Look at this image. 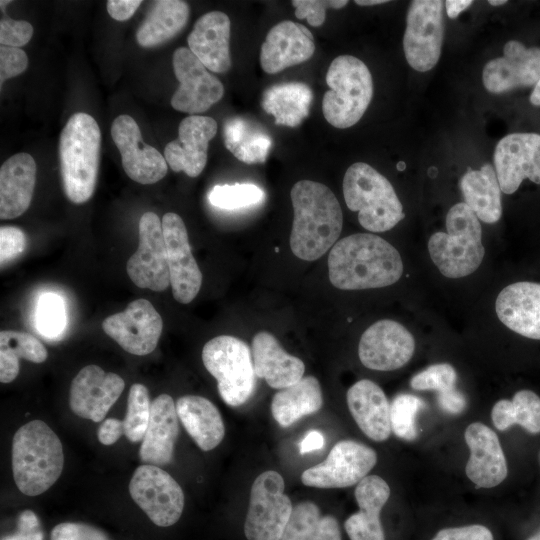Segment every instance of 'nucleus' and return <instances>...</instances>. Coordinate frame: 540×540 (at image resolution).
Masks as SVG:
<instances>
[{"instance_id": "a18cd8bd", "label": "nucleus", "mask_w": 540, "mask_h": 540, "mask_svg": "<svg viewBox=\"0 0 540 540\" xmlns=\"http://www.w3.org/2000/svg\"><path fill=\"white\" fill-rule=\"evenodd\" d=\"M65 321V310L61 298L51 293L43 295L37 309L39 331L46 336H56L63 330Z\"/></svg>"}, {"instance_id": "f3484780", "label": "nucleus", "mask_w": 540, "mask_h": 540, "mask_svg": "<svg viewBox=\"0 0 540 540\" xmlns=\"http://www.w3.org/2000/svg\"><path fill=\"white\" fill-rule=\"evenodd\" d=\"M111 136L130 179L140 184H154L165 177L168 171L165 157L143 141L140 128L131 116L116 117L111 125Z\"/></svg>"}, {"instance_id": "cd10ccee", "label": "nucleus", "mask_w": 540, "mask_h": 540, "mask_svg": "<svg viewBox=\"0 0 540 540\" xmlns=\"http://www.w3.org/2000/svg\"><path fill=\"white\" fill-rule=\"evenodd\" d=\"M179 434L176 405L168 394H161L151 403L148 428L139 456L147 464L164 466L171 462Z\"/></svg>"}, {"instance_id": "7ed1b4c3", "label": "nucleus", "mask_w": 540, "mask_h": 540, "mask_svg": "<svg viewBox=\"0 0 540 540\" xmlns=\"http://www.w3.org/2000/svg\"><path fill=\"white\" fill-rule=\"evenodd\" d=\"M101 132L89 114H73L60 134L59 162L66 197L75 204L93 195L99 172Z\"/></svg>"}, {"instance_id": "c85d7f7f", "label": "nucleus", "mask_w": 540, "mask_h": 540, "mask_svg": "<svg viewBox=\"0 0 540 540\" xmlns=\"http://www.w3.org/2000/svg\"><path fill=\"white\" fill-rule=\"evenodd\" d=\"M348 409L361 431L370 439L381 442L391 434L390 404L379 385L362 379L347 391Z\"/></svg>"}, {"instance_id": "0e129e2a", "label": "nucleus", "mask_w": 540, "mask_h": 540, "mask_svg": "<svg viewBox=\"0 0 540 540\" xmlns=\"http://www.w3.org/2000/svg\"><path fill=\"white\" fill-rule=\"evenodd\" d=\"M397 168L399 170H403L405 168V164L403 162L398 163Z\"/></svg>"}, {"instance_id": "e2e57ef3", "label": "nucleus", "mask_w": 540, "mask_h": 540, "mask_svg": "<svg viewBox=\"0 0 540 540\" xmlns=\"http://www.w3.org/2000/svg\"><path fill=\"white\" fill-rule=\"evenodd\" d=\"M507 1L505 0H489L488 3L492 6L504 5Z\"/></svg>"}, {"instance_id": "a211bd4d", "label": "nucleus", "mask_w": 540, "mask_h": 540, "mask_svg": "<svg viewBox=\"0 0 540 540\" xmlns=\"http://www.w3.org/2000/svg\"><path fill=\"white\" fill-rule=\"evenodd\" d=\"M493 160L503 193L513 194L526 178L540 184V134L506 135L497 143Z\"/></svg>"}, {"instance_id": "a19ab883", "label": "nucleus", "mask_w": 540, "mask_h": 540, "mask_svg": "<svg viewBox=\"0 0 540 540\" xmlns=\"http://www.w3.org/2000/svg\"><path fill=\"white\" fill-rule=\"evenodd\" d=\"M151 403L148 389L140 383L130 387L127 411L123 420L124 435L131 442L142 441L148 428Z\"/></svg>"}, {"instance_id": "423d86ee", "label": "nucleus", "mask_w": 540, "mask_h": 540, "mask_svg": "<svg viewBox=\"0 0 540 540\" xmlns=\"http://www.w3.org/2000/svg\"><path fill=\"white\" fill-rule=\"evenodd\" d=\"M343 195L347 207L358 212L360 225L369 231H388L405 217L389 180L367 163L357 162L347 169Z\"/></svg>"}, {"instance_id": "4468645a", "label": "nucleus", "mask_w": 540, "mask_h": 540, "mask_svg": "<svg viewBox=\"0 0 540 540\" xmlns=\"http://www.w3.org/2000/svg\"><path fill=\"white\" fill-rule=\"evenodd\" d=\"M172 63L179 81V87L171 98L175 110L197 115L222 99V82L207 70L189 48H177Z\"/></svg>"}, {"instance_id": "de8ad7c7", "label": "nucleus", "mask_w": 540, "mask_h": 540, "mask_svg": "<svg viewBox=\"0 0 540 540\" xmlns=\"http://www.w3.org/2000/svg\"><path fill=\"white\" fill-rule=\"evenodd\" d=\"M33 31V26L27 21L8 18L1 19V46L20 48L30 41L33 36Z\"/></svg>"}, {"instance_id": "49530a36", "label": "nucleus", "mask_w": 540, "mask_h": 540, "mask_svg": "<svg viewBox=\"0 0 540 540\" xmlns=\"http://www.w3.org/2000/svg\"><path fill=\"white\" fill-rule=\"evenodd\" d=\"M348 4L347 0H293L295 16L306 19L313 27L321 26L326 18V9H341Z\"/></svg>"}, {"instance_id": "f704fd0d", "label": "nucleus", "mask_w": 540, "mask_h": 540, "mask_svg": "<svg viewBox=\"0 0 540 540\" xmlns=\"http://www.w3.org/2000/svg\"><path fill=\"white\" fill-rule=\"evenodd\" d=\"M189 6L181 0H158L140 24L136 39L144 48L162 45L175 37L187 24Z\"/></svg>"}, {"instance_id": "0eeeda50", "label": "nucleus", "mask_w": 540, "mask_h": 540, "mask_svg": "<svg viewBox=\"0 0 540 540\" xmlns=\"http://www.w3.org/2000/svg\"><path fill=\"white\" fill-rule=\"evenodd\" d=\"M330 88L322 100V112L333 127L346 129L364 115L373 96V80L365 63L351 55L336 57L326 73Z\"/></svg>"}, {"instance_id": "39448f33", "label": "nucleus", "mask_w": 540, "mask_h": 540, "mask_svg": "<svg viewBox=\"0 0 540 540\" xmlns=\"http://www.w3.org/2000/svg\"><path fill=\"white\" fill-rule=\"evenodd\" d=\"M447 232H435L428 240L431 260L448 278H462L481 265L485 249L481 224L464 202L453 205L446 215Z\"/></svg>"}, {"instance_id": "f257e3e1", "label": "nucleus", "mask_w": 540, "mask_h": 540, "mask_svg": "<svg viewBox=\"0 0 540 540\" xmlns=\"http://www.w3.org/2000/svg\"><path fill=\"white\" fill-rule=\"evenodd\" d=\"M331 284L341 290L382 288L403 274L397 249L380 236L356 233L335 243L328 256Z\"/></svg>"}, {"instance_id": "6e6552de", "label": "nucleus", "mask_w": 540, "mask_h": 540, "mask_svg": "<svg viewBox=\"0 0 540 540\" xmlns=\"http://www.w3.org/2000/svg\"><path fill=\"white\" fill-rule=\"evenodd\" d=\"M202 361L227 405L238 407L253 395L257 376L252 352L243 340L231 335L214 337L204 345Z\"/></svg>"}, {"instance_id": "c9c22d12", "label": "nucleus", "mask_w": 540, "mask_h": 540, "mask_svg": "<svg viewBox=\"0 0 540 540\" xmlns=\"http://www.w3.org/2000/svg\"><path fill=\"white\" fill-rule=\"evenodd\" d=\"M312 99L313 93L307 84L288 82L267 88L261 105L277 125L297 127L309 115Z\"/></svg>"}, {"instance_id": "9d476101", "label": "nucleus", "mask_w": 540, "mask_h": 540, "mask_svg": "<svg viewBox=\"0 0 540 540\" xmlns=\"http://www.w3.org/2000/svg\"><path fill=\"white\" fill-rule=\"evenodd\" d=\"M443 8L441 0L410 2L403 49L408 64L419 72L431 70L440 58L445 31Z\"/></svg>"}, {"instance_id": "ddd939ff", "label": "nucleus", "mask_w": 540, "mask_h": 540, "mask_svg": "<svg viewBox=\"0 0 540 540\" xmlns=\"http://www.w3.org/2000/svg\"><path fill=\"white\" fill-rule=\"evenodd\" d=\"M126 271L140 288L161 292L170 285L162 221L154 212H145L140 218L139 245L129 258Z\"/></svg>"}, {"instance_id": "9b49d317", "label": "nucleus", "mask_w": 540, "mask_h": 540, "mask_svg": "<svg viewBox=\"0 0 540 540\" xmlns=\"http://www.w3.org/2000/svg\"><path fill=\"white\" fill-rule=\"evenodd\" d=\"M131 498L158 527L176 524L184 509V493L176 480L158 466L136 468L129 483Z\"/></svg>"}, {"instance_id": "20e7f679", "label": "nucleus", "mask_w": 540, "mask_h": 540, "mask_svg": "<svg viewBox=\"0 0 540 540\" xmlns=\"http://www.w3.org/2000/svg\"><path fill=\"white\" fill-rule=\"evenodd\" d=\"M63 466L61 441L44 421L33 420L17 430L12 441V471L23 494L44 493L60 477Z\"/></svg>"}, {"instance_id": "412c9836", "label": "nucleus", "mask_w": 540, "mask_h": 540, "mask_svg": "<svg viewBox=\"0 0 540 540\" xmlns=\"http://www.w3.org/2000/svg\"><path fill=\"white\" fill-rule=\"evenodd\" d=\"M539 79L540 47L527 48L516 40L508 41L503 56L490 60L482 73L484 87L494 94L535 86Z\"/></svg>"}, {"instance_id": "1a4fd4ad", "label": "nucleus", "mask_w": 540, "mask_h": 540, "mask_svg": "<svg viewBox=\"0 0 540 540\" xmlns=\"http://www.w3.org/2000/svg\"><path fill=\"white\" fill-rule=\"evenodd\" d=\"M284 489L283 477L274 470L254 480L244 521L247 540H281L293 510Z\"/></svg>"}, {"instance_id": "f8f14e48", "label": "nucleus", "mask_w": 540, "mask_h": 540, "mask_svg": "<svg viewBox=\"0 0 540 540\" xmlns=\"http://www.w3.org/2000/svg\"><path fill=\"white\" fill-rule=\"evenodd\" d=\"M377 454L354 440H341L327 458L301 475L304 485L315 488H346L358 484L376 465Z\"/></svg>"}, {"instance_id": "4d7b16f0", "label": "nucleus", "mask_w": 540, "mask_h": 540, "mask_svg": "<svg viewBox=\"0 0 540 540\" xmlns=\"http://www.w3.org/2000/svg\"><path fill=\"white\" fill-rule=\"evenodd\" d=\"M438 404L445 412L460 414L466 408V398L456 388L438 394Z\"/></svg>"}, {"instance_id": "bf43d9fd", "label": "nucleus", "mask_w": 540, "mask_h": 540, "mask_svg": "<svg viewBox=\"0 0 540 540\" xmlns=\"http://www.w3.org/2000/svg\"><path fill=\"white\" fill-rule=\"evenodd\" d=\"M473 1L471 0H447L445 2L447 15L449 18H456L463 10L468 8Z\"/></svg>"}, {"instance_id": "473e14b6", "label": "nucleus", "mask_w": 540, "mask_h": 540, "mask_svg": "<svg viewBox=\"0 0 540 540\" xmlns=\"http://www.w3.org/2000/svg\"><path fill=\"white\" fill-rule=\"evenodd\" d=\"M464 203L479 220L493 224L502 215L501 189L492 165L484 164L479 170L468 168L460 180Z\"/></svg>"}, {"instance_id": "5701e85b", "label": "nucleus", "mask_w": 540, "mask_h": 540, "mask_svg": "<svg viewBox=\"0 0 540 540\" xmlns=\"http://www.w3.org/2000/svg\"><path fill=\"white\" fill-rule=\"evenodd\" d=\"M315 52L314 37L304 25L284 20L268 32L260 49V65L268 74L309 60Z\"/></svg>"}, {"instance_id": "c756f323", "label": "nucleus", "mask_w": 540, "mask_h": 540, "mask_svg": "<svg viewBox=\"0 0 540 540\" xmlns=\"http://www.w3.org/2000/svg\"><path fill=\"white\" fill-rule=\"evenodd\" d=\"M252 361L257 377L274 389H283L303 378L305 365L288 354L269 332H258L252 340Z\"/></svg>"}, {"instance_id": "e433bc0d", "label": "nucleus", "mask_w": 540, "mask_h": 540, "mask_svg": "<svg viewBox=\"0 0 540 540\" xmlns=\"http://www.w3.org/2000/svg\"><path fill=\"white\" fill-rule=\"evenodd\" d=\"M223 137L226 148L241 162L255 164L267 159L271 138L257 124L232 117L224 124Z\"/></svg>"}, {"instance_id": "a878e982", "label": "nucleus", "mask_w": 540, "mask_h": 540, "mask_svg": "<svg viewBox=\"0 0 540 540\" xmlns=\"http://www.w3.org/2000/svg\"><path fill=\"white\" fill-rule=\"evenodd\" d=\"M230 19L221 11H210L194 24L187 43L191 52L212 72L226 73L231 67Z\"/></svg>"}, {"instance_id": "393cba45", "label": "nucleus", "mask_w": 540, "mask_h": 540, "mask_svg": "<svg viewBox=\"0 0 540 540\" xmlns=\"http://www.w3.org/2000/svg\"><path fill=\"white\" fill-rule=\"evenodd\" d=\"M495 311L510 330L540 340V283L521 281L506 286L496 298Z\"/></svg>"}, {"instance_id": "7c9ffc66", "label": "nucleus", "mask_w": 540, "mask_h": 540, "mask_svg": "<svg viewBox=\"0 0 540 540\" xmlns=\"http://www.w3.org/2000/svg\"><path fill=\"white\" fill-rule=\"evenodd\" d=\"M36 184V163L28 153L9 157L0 168V218L14 219L30 206Z\"/></svg>"}, {"instance_id": "09e8293b", "label": "nucleus", "mask_w": 540, "mask_h": 540, "mask_svg": "<svg viewBox=\"0 0 540 540\" xmlns=\"http://www.w3.org/2000/svg\"><path fill=\"white\" fill-rule=\"evenodd\" d=\"M26 246L27 238L20 228L14 226H2L0 228L1 266L23 253Z\"/></svg>"}, {"instance_id": "680f3d73", "label": "nucleus", "mask_w": 540, "mask_h": 540, "mask_svg": "<svg viewBox=\"0 0 540 540\" xmlns=\"http://www.w3.org/2000/svg\"><path fill=\"white\" fill-rule=\"evenodd\" d=\"M388 1L386 0H356L355 3L359 6H373L378 4H383Z\"/></svg>"}, {"instance_id": "6e6d98bb", "label": "nucleus", "mask_w": 540, "mask_h": 540, "mask_svg": "<svg viewBox=\"0 0 540 540\" xmlns=\"http://www.w3.org/2000/svg\"><path fill=\"white\" fill-rule=\"evenodd\" d=\"M124 434L123 421L116 418L104 420L97 432L98 440L104 445L114 444Z\"/></svg>"}, {"instance_id": "864d4df0", "label": "nucleus", "mask_w": 540, "mask_h": 540, "mask_svg": "<svg viewBox=\"0 0 540 540\" xmlns=\"http://www.w3.org/2000/svg\"><path fill=\"white\" fill-rule=\"evenodd\" d=\"M432 540H494L489 528L474 524L462 527L444 528Z\"/></svg>"}, {"instance_id": "c03bdc74", "label": "nucleus", "mask_w": 540, "mask_h": 540, "mask_svg": "<svg viewBox=\"0 0 540 540\" xmlns=\"http://www.w3.org/2000/svg\"><path fill=\"white\" fill-rule=\"evenodd\" d=\"M457 373L449 363L433 364L415 374L410 380V386L414 390H433L440 393L455 388Z\"/></svg>"}, {"instance_id": "3c124183", "label": "nucleus", "mask_w": 540, "mask_h": 540, "mask_svg": "<svg viewBox=\"0 0 540 540\" xmlns=\"http://www.w3.org/2000/svg\"><path fill=\"white\" fill-rule=\"evenodd\" d=\"M28 66L26 53L16 47H0V83L23 73Z\"/></svg>"}, {"instance_id": "f03ea898", "label": "nucleus", "mask_w": 540, "mask_h": 540, "mask_svg": "<svg viewBox=\"0 0 540 540\" xmlns=\"http://www.w3.org/2000/svg\"><path fill=\"white\" fill-rule=\"evenodd\" d=\"M293 224L290 248L299 259L314 261L337 242L343 225L340 203L322 183L300 180L291 189Z\"/></svg>"}, {"instance_id": "72a5a7b5", "label": "nucleus", "mask_w": 540, "mask_h": 540, "mask_svg": "<svg viewBox=\"0 0 540 540\" xmlns=\"http://www.w3.org/2000/svg\"><path fill=\"white\" fill-rule=\"evenodd\" d=\"M322 405L323 395L318 379L306 376L274 394L271 413L280 426L289 427L300 418L317 412Z\"/></svg>"}, {"instance_id": "37998d69", "label": "nucleus", "mask_w": 540, "mask_h": 540, "mask_svg": "<svg viewBox=\"0 0 540 540\" xmlns=\"http://www.w3.org/2000/svg\"><path fill=\"white\" fill-rule=\"evenodd\" d=\"M264 191L251 183L234 185H216L209 192V202L218 208L235 210L260 203L264 199Z\"/></svg>"}, {"instance_id": "bb28decb", "label": "nucleus", "mask_w": 540, "mask_h": 540, "mask_svg": "<svg viewBox=\"0 0 540 540\" xmlns=\"http://www.w3.org/2000/svg\"><path fill=\"white\" fill-rule=\"evenodd\" d=\"M359 511L344 522L350 540H385L380 513L390 496L387 482L377 475H368L354 491Z\"/></svg>"}, {"instance_id": "5fc2aeb1", "label": "nucleus", "mask_w": 540, "mask_h": 540, "mask_svg": "<svg viewBox=\"0 0 540 540\" xmlns=\"http://www.w3.org/2000/svg\"><path fill=\"white\" fill-rule=\"evenodd\" d=\"M141 3L140 0H109L106 6L113 19L126 21L134 15Z\"/></svg>"}, {"instance_id": "69168bd1", "label": "nucleus", "mask_w": 540, "mask_h": 540, "mask_svg": "<svg viewBox=\"0 0 540 540\" xmlns=\"http://www.w3.org/2000/svg\"><path fill=\"white\" fill-rule=\"evenodd\" d=\"M528 540H540V533L533 536V537H531V538H529Z\"/></svg>"}, {"instance_id": "8fccbe9b", "label": "nucleus", "mask_w": 540, "mask_h": 540, "mask_svg": "<svg viewBox=\"0 0 540 540\" xmlns=\"http://www.w3.org/2000/svg\"><path fill=\"white\" fill-rule=\"evenodd\" d=\"M51 540H108L98 529L82 523L63 522L51 531Z\"/></svg>"}, {"instance_id": "ea45409f", "label": "nucleus", "mask_w": 540, "mask_h": 540, "mask_svg": "<svg viewBox=\"0 0 540 540\" xmlns=\"http://www.w3.org/2000/svg\"><path fill=\"white\" fill-rule=\"evenodd\" d=\"M496 429L504 431L518 424L531 434L540 433V397L531 390H520L512 400L501 399L492 408Z\"/></svg>"}, {"instance_id": "58836bf2", "label": "nucleus", "mask_w": 540, "mask_h": 540, "mask_svg": "<svg viewBox=\"0 0 540 540\" xmlns=\"http://www.w3.org/2000/svg\"><path fill=\"white\" fill-rule=\"evenodd\" d=\"M45 346L33 335L15 331L0 332V381H13L20 369L19 359L24 358L33 363H42L47 359Z\"/></svg>"}, {"instance_id": "b1692460", "label": "nucleus", "mask_w": 540, "mask_h": 540, "mask_svg": "<svg viewBox=\"0 0 540 540\" xmlns=\"http://www.w3.org/2000/svg\"><path fill=\"white\" fill-rule=\"evenodd\" d=\"M470 450L465 467L468 479L481 488H492L507 477L508 469L497 434L481 422L471 423L464 433Z\"/></svg>"}, {"instance_id": "052dcab7", "label": "nucleus", "mask_w": 540, "mask_h": 540, "mask_svg": "<svg viewBox=\"0 0 540 540\" xmlns=\"http://www.w3.org/2000/svg\"><path fill=\"white\" fill-rule=\"evenodd\" d=\"M530 103L534 106H540V79L530 95Z\"/></svg>"}, {"instance_id": "aec40b11", "label": "nucleus", "mask_w": 540, "mask_h": 540, "mask_svg": "<svg viewBox=\"0 0 540 540\" xmlns=\"http://www.w3.org/2000/svg\"><path fill=\"white\" fill-rule=\"evenodd\" d=\"M125 387L117 374L105 372L97 365L83 367L72 380L69 405L77 416L102 421Z\"/></svg>"}, {"instance_id": "2f4dec72", "label": "nucleus", "mask_w": 540, "mask_h": 540, "mask_svg": "<svg viewBox=\"0 0 540 540\" xmlns=\"http://www.w3.org/2000/svg\"><path fill=\"white\" fill-rule=\"evenodd\" d=\"M176 411L185 430L201 450L210 451L223 440L225 427L221 414L207 398L182 396L176 402Z\"/></svg>"}, {"instance_id": "79ce46f5", "label": "nucleus", "mask_w": 540, "mask_h": 540, "mask_svg": "<svg viewBox=\"0 0 540 540\" xmlns=\"http://www.w3.org/2000/svg\"><path fill=\"white\" fill-rule=\"evenodd\" d=\"M425 406L417 396L401 393L390 404V422L392 432L399 438L412 441L417 437L416 415Z\"/></svg>"}, {"instance_id": "4c0bfd02", "label": "nucleus", "mask_w": 540, "mask_h": 540, "mask_svg": "<svg viewBox=\"0 0 540 540\" xmlns=\"http://www.w3.org/2000/svg\"><path fill=\"white\" fill-rule=\"evenodd\" d=\"M281 540H342L340 526L332 515H322L311 501L295 506Z\"/></svg>"}, {"instance_id": "4be33fe9", "label": "nucleus", "mask_w": 540, "mask_h": 540, "mask_svg": "<svg viewBox=\"0 0 540 540\" xmlns=\"http://www.w3.org/2000/svg\"><path fill=\"white\" fill-rule=\"evenodd\" d=\"M217 122L208 116L190 115L178 127V138L165 146L164 157L174 172L195 178L207 163L210 140L216 135Z\"/></svg>"}, {"instance_id": "2eb2a0df", "label": "nucleus", "mask_w": 540, "mask_h": 540, "mask_svg": "<svg viewBox=\"0 0 540 540\" xmlns=\"http://www.w3.org/2000/svg\"><path fill=\"white\" fill-rule=\"evenodd\" d=\"M102 329L128 353L144 356L156 348L163 320L150 301L136 299L124 311L106 317Z\"/></svg>"}, {"instance_id": "dca6fc26", "label": "nucleus", "mask_w": 540, "mask_h": 540, "mask_svg": "<svg viewBox=\"0 0 540 540\" xmlns=\"http://www.w3.org/2000/svg\"><path fill=\"white\" fill-rule=\"evenodd\" d=\"M415 351L413 335L399 322L382 319L362 334L358 356L368 369L392 371L406 365Z\"/></svg>"}, {"instance_id": "13d9d810", "label": "nucleus", "mask_w": 540, "mask_h": 540, "mask_svg": "<svg viewBox=\"0 0 540 540\" xmlns=\"http://www.w3.org/2000/svg\"><path fill=\"white\" fill-rule=\"evenodd\" d=\"M325 445L324 435L318 430H310L299 444L301 454L320 450Z\"/></svg>"}, {"instance_id": "6ab92c4d", "label": "nucleus", "mask_w": 540, "mask_h": 540, "mask_svg": "<svg viewBox=\"0 0 540 540\" xmlns=\"http://www.w3.org/2000/svg\"><path fill=\"white\" fill-rule=\"evenodd\" d=\"M162 228L173 297L188 304L201 288L202 273L191 252L186 226L178 214L168 212L163 216Z\"/></svg>"}, {"instance_id": "603ef678", "label": "nucleus", "mask_w": 540, "mask_h": 540, "mask_svg": "<svg viewBox=\"0 0 540 540\" xmlns=\"http://www.w3.org/2000/svg\"><path fill=\"white\" fill-rule=\"evenodd\" d=\"M1 540H44V532L37 515L31 510H24L17 519V530L3 536Z\"/></svg>"}]
</instances>
